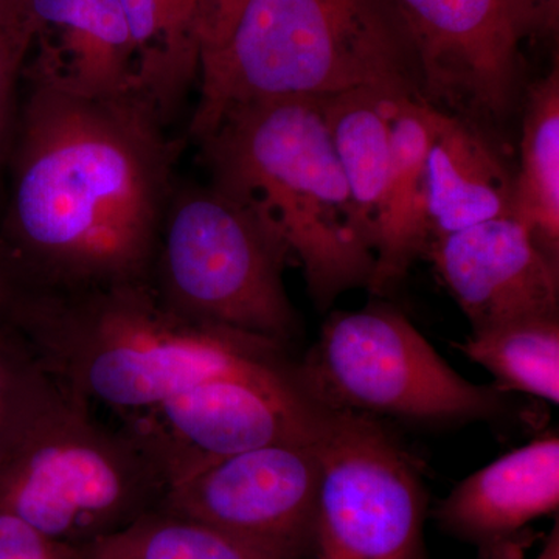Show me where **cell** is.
<instances>
[{
	"mask_svg": "<svg viewBox=\"0 0 559 559\" xmlns=\"http://www.w3.org/2000/svg\"><path fill=\"white\" fill-rule=\"evenodd\" d=\"M0 223V264L20 294L150 282L175 190L176 145L142 94L90 97L27 80Z\"/></svg>",
	"mask_w": 559,
	"mask_h": 559,
	"instance_id": "1",
	"label": "cell"
},
{
	"mask_svg": "<svg viewBox=\"0 0 559 559\" xmlns=\"http://www.w3.org/2000/svg\"><path fill=\"white\" fill-rule=\"evenodd\" d=\"M10 322L40 369L119 417L210 378L305 381L286 345L182 318L162 304L150 282L20 294Z\"/></svg>",
	"mask_w": 559,
	"mask_h": 559,
	"instance_id": "2",
	"label": "cell"
},
{
	"mask_svg": "<svg viewBox=\"0 0 559 559\" xmlns=\"http://www.w3.org/2000/svg\"><path fill=\"white\" fill-rule=\"evenodd\" d=\"M200 143L212 183L259 213L299 260L316 307L369 286L373 245L319 98L234 106Z\"/></svg>",
	"mask_w": 559,
	"mask_h": 559,
	"instance_id": "3",
	"label": "cell"
},
{
	"mask_svg": "<svg viewBox=\"0 0 559 559\" xmlns=\"http://www.w3.org/2000/svg\"><path fill=\"white\" fill-rule=\"evenodd\" d=\"M159 466L36 364L0 425V506L83 547L159 509Z\"/></svg>",
	"mask_w": 559,
	"mask_h": 559,
	"instance_id": "4",
	"label": "cell"
},
{
	"mask_svg": "<svg viewBox=\"0 0 559 559\" xmlns=\"http://www.w3.org/2000/svg\"><path fill=\"white\" fill-rule=\"evenodd\" d=\"M200 84L198 142L245 103L356 90L423 97L384 0H249L226 43L201 58Z\"/></svg>",
	"mask_w": 559,
	"mask_h": 559,
	"instance_id": "5",
	"label": "cell"
},
{
	"mask_svg": "<svg viewBox=\"0 0 559 559\" xmlns=\"http://www.w3.org/2000/svg\"><path fill=\"white\" fill-rule=\"evenodd\" d=\"M290 257L288 246L259 213L215 183L175 187L150 285L182 318L290 348L299 330L283 282Z\"/></svg>",
	"mask_w": 559,
	"mask_h": 559,
	"instance_id": "6",
	"label": "cell"
},
{
	"mask_svg": "<svg viewBox=\"0 0 559 559\" xmlns=\"http://www.w3.org/2000/svg\"><path fill=\"white\" fill-rule=\"evenodd\" d=\"M300 364L312 393L333 409L426 425L485 421L510 409L506 393L460 377L393 308L336 312Z\"/></svg>",
	"mask_w": 559,
	"mask_h": 559,
	"instance_id": "7",
	"label": "cell"
},
{
	"mask_svg": "<svg viewBox=\"0 0 559 559\" xmlns=\"http://www.w3.org/2000/svg\"><path fill=\"white\" fill-rule=\"evenodd\" d=\"M312 559H428L417 462L377 418L331 409L318 440Z\"/></svg>",
	"mask_w": 559,
	"mask_h": 559,
	"instance_id": "8",
	"label": "cell"
},
{
	"mask_svg": "<svg viewBox=\"0 0 559 559\" xmlns=\"http://www.w3.org/2000/svg\"><path fill=\"white\" fill-rule=\"evenodd\" d=\"M430 105L460 117L502 119L520 94L522 47L546 0H384Z\"/></svg>",
	"mask_w": 559,
	"mask_h": 559,
	"instance_id": "9",
	"label": "cell"
},
{
	"mask_svg": "<svg viewBox=\"0 0 559 559\" xmlns=\"http://www.w3.org/2000/svg\"><path fill=\"white\" fill-rule=\"evenodd\" d=\"M331 409L307 380L234 374L198 382L120 418L121 428L159 466L171 488L238 452L318 441Z\"/></svg>",
	"mask_w": 559,
	"mask_h": 559,
	"instance_id": "10",
	"label": "cell"
},
{
	"mask_svg": "<svg viewBox=\"0 0 559 559\" xmlns=\"http://www.w3.org/2000/svg\"><path fill=\"white\" fill-rule=\"evenodd\" d=\"M318 441L224 457L168 489L159 510L204 522L270 559L314 558Z\"/></svg>",
	"mask_w": 559,
	"mask_h": 559,
	"instance_id": "11",
	"label": "cell"
},
{
	"mask_svg": "<svg viewBox=\"0 0 559 559\" xmlns=\"http://www.w3.org/2000/svg\"><path fill=\"white\" fill-rule=\"evenodd\" d=\"M425 255L469 320L471 333L559 318V261L513 216L433 238Z\"/></svg>",
	"mask_w": 559,
	"mask_h": 559,
	"instance_id": "12",
	"label": "cell"
},
{
	"mask_svg": "<svg viewBox=\"0 0 559 559\" xmlns=\"http://www.w3.org/2000/svg\"><path fill=\"white\" fill-rule=\"evenodd\" d=\"M559 509V437L546 433L477 469L436 511L447 535L476 549L479 559H524L536 521Z\"/></svg>",
	"mask_w": 559,
	"mask_h": 559,
	"instance_id": "13",
	"label": "cell"
},
{
	"mask_svg": "<svg viewBox=\"0 0 559 559\" xmlns=\"http://www.w3.org/2000/svg\"><path fill=\"white\" fill-rule=\"evenodd\" d=\"M31 16L33 40L22 76L90 97L142 94L120 0H31Z\"/></svg>",
	"mask_w": 559,
	"mask_h": 559,
	"instance_id": "14",
	"label": "cell"
},
{
	"mask_svg": "<svg viewBox=\"0 0 559 559\" xmlns=\"http://www.w3.org/2000/svg\"><path fill=\"white\" fill-rule=\"evenodd\" d=\"M440 110L418 95L393 100L392 154L367 286L378 296L399 285L428 249V156Z\"/></svg>",
	"mask_w": 559,
	"mask_h": 559,
	"instance_id": "15",
	"label": "cell"
},
{
	"mask_svg": "<svg viewBox=\"0 0 559 559\" xmlns=\"http://www.w3.org/2000/svg\"><path fill=\"white\" fill-rule=\"evenodd\" d=\"M513 197L514 175L487 138L465 117L440 110L428 156L430 240L513 216Z\"/></svg>",
	"mask_w": 559,
	"mask_h": 559,
	"instance_id": "16",
	"label": "cell"
},
{
	"mask_svg": "<svg viewBox=\"0 0 559 559\" xmlns=\"http://www.w3.org/2000/svg\"><path fill=\"white\" fill-rule=\"evenodd\" d=\"M134 40L140 91L162 119L200 79L198 0H120Z\"/></svg>",
	"mask_w": 559,
	"mask_h": 559,
	"instance_id": "17",
	"label": "cell"
},
{
	"mask_svg": "<svg viewBox=\"0 0 559 559\" xmlns=\"http://www.w3.org/2000/svg\"><path fill=\"white\" fill-rule=\"evenodd\" d=\"M396 95L401 94L356 90L319 98L337 160L373 250L392 154Z\"/></svg>",
	"mask_w": 559,
	"mask_h": 559,
	"instance_id": "18",
	"label": "cell"
},
{
	"mask_svg": "<svg viewBox=\"0 0 559 559\" xmlns=\"http://www.w3.org/2000/svg\"><path fill=\"white\" fill-rule=\"evenodd\" d=\"M513 218L549 259L559 261V73L539 81L525 106Z\"/></svg>",
	"mask_w": 559,
	"mask_h": 559,
	"instance_id": "19",
	"label": "cell"
},
{
	"mask_svg": "<svg viewBox=\"0 0 559 559\" xmlns=\"http://www.w3.org/2000/svg\"><path fill=\"white\" fill-rule=\"evenodd\" d=\"M455 347L495 377L500 392L559 403V318L521 320L471 333Z\"/></svg>",
	"mask_w": 559,
	"mask_h": 559,
	"instance_id": "20",
	"label": "cell"
},
{
	"mask_svg": "<svg viewBox=\"0 0 559 559\" xmlns=\"http://www.w3.org/2000/svg\"><path fill=\"white\" fill-rule=\"evenodd\" d=\"M80 549L86 559H270L204 522L159 509Z\"/></svg>",
	"mask_w": 559,
	"mask_h": 559,
	"instance_id": "21",
	"label": "cell"
},
{
	"mask_svg": "<svg viewBox=\"0 0 559 559\" xmlns=\"http://www.w3.org/2000/svg\"><path fill=\"white\" fill-rule=\"evenodd\" d=\"M32 40L31 0H0V160L9 142L14 97Z\"/></svg>",
	"mask_w": 559,
	"mask_h": 559,
	"instance_id": "22",
	"label": "cell"
},
{
	"mask_svg": "<svg viewBox=\"0 0 559 559\" xmlns=\"http://www.w3.org/2000/svg\"><path fill=\"white\" fill-rule=\"evenodd\" d=\"M0 559H86L80 547L50 538L0 506Z\"/></svg>",
	"mask_w": 559,
	"mask_h": 559,
	"instance_id": "23",
	"label": "cell"
},
{
	"mask_svg": "<svg viewBox=\"0 0 559 559\" xmlns=\"http://www.w3.org/2000/svg\"><path fill=\"white\" fill-rule=\"evenodd\" d=\"M35 366V356L24 336L13 323H2L0 325V425Z\"/></svg>",
	"mask_w": 559,
	"mask_h": 559,
	"instance_id": "24",
	"label": "cell"
},
{
	"mask_svg": "<svg viewBox=\"0 0 559 559\" xmlns=\"http://www.w3.org/2000/svg\"><path fill=\"white\" fill-rule=\"evenodd\" d=\"M249 0H198L200 17L201 58L218 50Z\"/></svg>",
	"mask_w": 559,
	"mask_h": 559,
	"instance_id": "25",
	"label": "cell"
},
{
	"mask_svg": "<svg viewBox=\"0 0 559 559\" xmlns=\"http://www.w3.org/2000/svg\"><path fill=\"white\" fill-rule=\"evenodd\" d=\"M20 297V289L14 285L13 280L0 264V325L9 323L14 304Z\"/></svg>",
	"mask_w": 559,
	"mask_h": 559,
	"instance_id": "26",
	"label": "cell"
},
{
	"mask_svg": "<svg viewBox=\"0 0 559 559\" xmlns=\"http://www.w3.org/2000/svg\"><path fill=\"white\" fill-rule=\"evenodd\" d=\"M536 559H559V521H555L554 528L544 539L543 549H540Z\"/></svg>",
	"mask_w": 559,
	"mask_h": 559,
	"instance_id": "27",
	"label": "cell"
},
{
	"mask_svg": "<svg viewBox=\"0 0 559 559\" xmlns=\"http://www.w3.org/2000/svg\"><path fill=\"white\" fill-rule=\"evenodd\" d=\"M547 3L551 7V9H557L558 0H546Z\"/></svg>",
	"mask_w": 559,
	"mask_h": 559,
	"instance_id": "28",
	"label": "cell"
}]
</instances>
